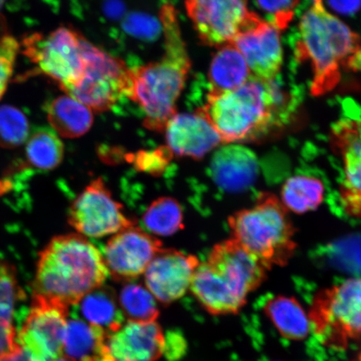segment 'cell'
<instances>
[{
	"label": "cell",
	"mask_w": 361,
	"mask_h": 361,
	"mask_svg": "<svg viewBox=\"0 0 361 361\" xmlns=\"http://www.w3.org/2000/svg\"><path fill=\"white\" fill-rule=\"evenodd\" d=\"M273 80L251 75L240 87L210 90L200 108L225 144L252 142L287 121L286 94Z\"/></svg>",
	"instance_id": "cell-1"
},
{
	"label": "cell",
	"mask_w": 361,
	"mask_h": 361,
	"mask_svg": "<svg viewBox=\"0 0 361 361\" xmlns=\"http://www.w3.org/2000/svg\"><path fill=\"white\" fill-rule=\"evenodd\" d=\"M165 53L161 60L130 69L126 97L144 113V126L161 132L176 114V102L184 87L191 62L180 33L175 8L166 4L161 10Z\"/></svg>",
	"instance_id": "cell-2"
},
{
	"label": "cell",
	"mask_w": 361,
	"mask_h": 361,
	"mask_svg": "<svg viewBox=\"0 0 361 361\" xmlns=\"http://www.w3.org/2000/svg\"><path fill=\"white\" fill-rule=\"evenodd\" d=\"M108 275L102 252L87 238L80 234L57 236L39 255L34 296L76 305L102 287Z\"/></svg>",
	"instance_id": "cell-3"
},
{
	"label": "cell",
	"mask_w": 361,
	"mask_h": 361,
	"mask_svg": "<svg viewBox=\"0 0 361 361\" xmlns=\"http://www.w3.org/2000/svg\"><path fill=\"white\" fill-rule=\"evenodd\" d=\"M268 271L231 238L216 245L198 265L190 290L210 314H237L266 281Z\"/></svg>",
	"instance_id": "cell-4"
},
{
	"label": "cell",
	"mask_w": 361,
	"mask_h": 361,
	"mask_svg": "<svg viewBox=\"0 0 361 361\" xmlns=\"http://www.w3.org/2000/svg\"><path fill=\"white\" fill-rule=\"evenodd\" d=\"M360 47V38L348 26L329 13L323 0H314L299 25L295 45L298 61H310L314 72L311 93L322 96L340 81L341 66Z\"/></svg>",
	"instance_id": "cell-5"
},
{
	"label": "cell",
	"mask_w": 361,
	"mask_h": 361,
	"mask_svg": "<svg viewBox=\"0 0 361 361\" xmlns=\"http://www.w3.org/2000/svg\"><path fill=\"white\" fill-rule=\"evenodd\" d=\"M228 226L232 238L269 270L287 265L295 255V226L274 194H261L254 206L230 216Z\"/></svg>",
	"instance_id": "cell-6"
},
{
	"label": "cell",
	"mask_w": 361,
	"mask_h": 361,
	"mask_svg": "<svg viewBox=\"0 0 361 361\" xmlns=\"http://www.w3.org/2000/svg\"><path fill=\"white\" fill-rule=\"evenodd\" d=\"M311 332L326 348L345 350L361 338V278L315 293L308 312Z\"/></svg>",
	"instance_id": "cell-7"
},
{
	"label": "cell",
	"mask_w": 361,
	"mask_h": 361,
	"mask_svg": "<svg viewBox=\"0 0 361 361\" xmlns=\"http://www.w3.org/2000/svg\"><path fill=\"white\" fill-rule=\"evenodd\" d=\"M23 52L42 73L55 80L64 92L82 80L85 62L80 34L62 26L47 35L31 34L23 39Z\"/></svg>",
	"instance_id": "cell-8"
},
{
	"label": "cell",
	"mask_w": 361,
	"mask_h": 361,
	"mask_svg": "<svg viewBox=\"0 0 361 361\" xmlns=\"http://www.w3.org/2000/svg\"><path fill=\"white\" fill-rule=\"evenodd\" d=\"M80 47L85 62L84 78L78 87L66 92L90 109L110 110L126 97L130 69L123 61L94 47L81 35Z\"/></svg>",
	"instance_id": "cell-9"
},
{
	"label": "cell",
	"mask_w": 361,
	"mask_h": 361,
	"mask_svg": "<svg viewBox=\"0 0 361 361\" xmlns=\"http://www.w3.org/2000/svg\"><path fill=\"white\" fill-rule=\"evenodd\" d=\"M68 220L80 235L92 238L109 235L135 226L102 178L92 180L75 198Z\"/></svg>",
	"instance_id": "cell-10"
},
{
	"label": "cell",
	"mask_w": 361,
	"mask_h": 361,
	"mask_svg": "<svg viewBox=\"0 0 361 361\" xmlns=\"http://www.w3.org/2000/svg\"><path fill=\"white\" fill-rule=\"evenodd\" d=\"M69 307L34 296L17 342L39 361L61 357Z\"/></svg>",
	"instance_id": "cell-11"
},
{
	"label": "cell",
	"mask_w": 361,
	"mask_h": 361,
	"mask_svg": "<svg viewBox=\"0 0 361 361\" xmlns=\"http://www.w3.org/2000/svg\"><path fill=\"white\" fill-rule=\"evenodd\" d=\"M186 8L203 44L221 47L254 21L247 0H186Z\"/></svg>",
	"instance_id": "cell-12"
},
{
	"label": "cell",
	"mask_w": 361,
	"mask_h": 361,
	"mask_svg": "<svg viewBox=\"0 0 361 361\" xmlns=\"http://www.w3.org/2000/svg\"><path fill=\"white\" fill-rule=\"evenodd\" d=\"M165 350L166 338L159 324L128 320L106 331L97 361H156Z\"/></svg>",
	"instance_id": "cell-13"
},
{
	"label": "cell",
	"mask_w": 361,
	"mask_h": 361,
	"mask_svg": "<svg viewBox=\"0 0 361 361\" xmlns=\"http://www.w3.org/2000/svg\"><path fill=\"white\" fill-rule=\"evenodd\" d=\"M161 246L159 239L133 226L116 233L106 243L102 255L113 279L130 281L145 273Z\"/></svg>",
	"instance_id": "cell-14"
},
{
	"label": "cell",
	"mask_w": 361,
	"mask_h": 361,
	"mask_svg": "<svg viewBox=\"0 0 361 361\" xmlns=\"http://www.w3.org/2000/svg\"><path fill=\"white\" fill-rule=\"evenodd\" d=\"M200 264L196 256L161 248L144 273L147 288L161 303H173L190 288Z\"/></svg>",
	"instance_id": "cell-15"
},
{
	"label": "cell",
	"mask_w": 361,
	"mask_h": 361,
	"mask_svg": "<svg viewBox=\"0 0 361 361\" xmlns=\"http://www.w3.org/2000/svg\"><path fill=\"white\" fill-rule=\"evenodd\" d=\"M241 53L251 75L273 80L281 69L283 49L279 30L259 16L243 30L231 42Z\"/></svg>",
	"instance_id": "cell-16"
},
{
	"label": "cell",
	"mask_w": 361,
	"mask_h": 361,
	"mask_svg": "<svg viewBox=\"0 0 361 361\" xmlns=\"http://www.w3.org/2000/svg\"><path fill=\"white\" fill-rule=\"evenodd\" d=\"M332 142L343 161L342 206L346 214L361 218V119L338 121L332 129Z\"/></svg>",
	"instance_id": "cell-17"
},
{
	"label": "cell",
	"mask_w": 361,
	"mask_h": 361,
	"mask_svg": "<svg viewBox=\"0 0 361 361\" xmlns=\"http://www.w3.org/2000/svg\"><path fill=\"white\" fill-rule=\"evenodd\" d=\"M166 137L171 153L201 159L222 144L214 126L200 110L194 114H176L166 126Z\"/></svg>",
	"instance_id": "cell-18"
},
{
	"label": "cell",
	"mask_w": 361,
	"mask_h": 361,
	"mask_svg": "<svg viewBox=\"0 0 361 361\" xmlns=\"http://www.w3.org/2000/svg\"><path fill=\"white\" fill-rule=\"evenodd\" d=\"M258 159L250 149L228 144L219 149L212 158L211 176L224 190L235 192L245 190L254 183L258 173Z\"/></svg>",
	"instance_id": "cell-19"
},
{
	"label": "cell",
	"mask_w": 361,
	"mask_h": 361,
	"mask_svg": "<svg viewBox=\"0 0 361 361\" xmlns=\"http://www.w3.org/2000/svg\"><path fill=\"white\" fill-rule=\"evenodd\" d=\"M264 313L286 340L302 341L311 332L308 313L295 297L276 295L266 301Z\"/></svg>",
	"instance_id": "cell-20"
},
{
	"label": "cell",
	"mask_w": 361,
	"mask_h": 361,
	"mask_svg": "<svg viewBox=\"0 0 361 361\" xmlns=\"http://www.w3.org/2000/svg\"><path fill=\"white\" fill-rule=\"evenodd\" d=\"M49 124L55 132L66 138H76L92 128L93 115L84 104L69 94L54 99L45 106Z\"/></svg>",
	"instance_id": "cell-21"
},
{
	"label": "cell",
	"mask_w": 361,
	"mask_h": 361,
	"mask_svg": "<svg viewBox=\"0 0 361 361\" xmlns=\"http://www.w3.org/2000/svg\"><path fill=\"white\" fill-rule=\"evenodd\" d=\"M245 58L231 43L223 45L212 61L209 72L211 90L228 92L240 87L250 78Z\"/></svg>",
	"instance_id": "cell-22"
},
{
	"label": "cell",
	"mask_w": 361,
	"mask_h": 361,
	"mask_svg": "<svg viewBox=\"0 0 361 361\" xmlns=\"http://www.w3.org/2000/svg\"><path fill=\"white\" fill-rule=\"evenodd\" d=\"M106 331L79 319L68 320L63 357L72 361H97Z\"/></svg>",
	"instance_id": "cell-23"
},
{
	"label": "cell",
	"mask_w": 361,
	"mask_h": 361,
	"mask_svg": "<svg viewBox=\"0 0 361 361\" xmlns=\"http://www.w3.org/2000/svg\"><path fill=\"white\" fill-rule=\"evenodd\" d=\"M79 304L81 314L92 326L109 331L123 324V311L117 304L114 291L109 287L102 286L90 292Z\"/></svg>",
	"instance_id": "cell-24"
},
{
	"label": "cell",
	"mask_w": 361,
	"mask_h": 361,
	"mask_svg": "<svg viewBox=\"0 0 361 361\" xmlns=\"http://www.w3.org/2000/svg\"><path fill=\"white\" fill-rule=\"evenodd\" d=\"M324 196V184L310 176L298 175L283 185L281 200L288 212L304 214L317 209Z\"/></svg>",
	"instance_id": "cell-25"
},
{
	"label": "cell",
	"mask_w": 361,
	"mask_h": 361,
	"mask_svg": "<svg viewBox=\"0 0 361 361\" xmlns=\"http://www.w3.org/2000/svg\"><path fill=\"white\" fill-rule=\"evenodd\" d=\"M27 161L35 169L52 170L61 164L64 145L52 128L35 129L26 141Z\"/></svg>",
	"instance_id": "cell-26"
},
{
	"label": "cell",
	"mask_w": 361,
	"mask_h": 361,
	"mask_svg": "<svg viewBox=\"0 0 361 361\" xmlns=\"http://www.w3.org/2000/svg\"><path fill=\"white\" fill-rule=\"evenodd\" d=\"M142 219L149 231L157 235L169 236L183 228L182 207L173 197H160L153 202Z\"/></svg>",
	"instance_id": "cell-27"
},
{
	"label": "cell",
	"mask_w": 361,
	"mask_h": 361,
	"mask_svg": "<svg viewBox=\"0 0 361 361\" xmlns=\"http://www.w3.org/2000/svg\"><path fill=\"white\" fill-rule=\"evenodd\" d=\"M119 304L130 322H156L159 316L154 296L137 283H130L124 286L120 293Z\"/></svg>",
	"instance_id": "cell-28"
},
{
	"label": "cell",
	"mask_w": 361,
	"mask_h": 361,
	"mask_svg": "<svg viewBox=\"0 0 361 361\" xmlns=\"http://www.w3.org/2000/svg\"><path fill=\"white\" fill-rule=\"evenodd\" d=\"M29 135V121L24 113L15 106H0V147H20L26 142Z\"/></svg>",
	"instance_id": "cell-29"
},
{
	"label": "cell",
	"mask_w": 361,
	"mask_h": 361,
	"mask_svg": "<svg viewBox=\"0 0 361 361\" xmlns=\"http://www.w3.org/2000/svg\"><path fill=\"white\" fill-rule=\"evenodd\" d=\"M20 295L15 269L0 260V320L12 324L15 305Z\"/></svg>",
	"instance_id": "cell-30"
},
{
	"label": "cell",
	"mask_w": 361,
	"mask_h": 361,
	"mask_svg": "<svg viewBox=\"0 0 361 361\" xmlns=\"http://www.w3.org/2000/svg\"><path fill=\"white\" fill-rule=\"evenodd\" d=\"M20 47L19 42L11 35L0 39V99L10 82Z\"/></svg>",
	"instance_id": "cell-31"
},
{
	"label": "cell",
	"mask_w": 361,
	"mask_h": 361,
	"mask_svg": "<svg viewBox=\"0 0 361 361\" xmlns=\"http://www.w3.org/2000/svg\"><path fill=\"white\" fill-rule=\"evenodd\" d=\"M259 6L269 13L270 23L279 30L286 28L295 16V8L300 0H256Z\"/></svg>",
	"instance_id": "cell-32"
},
{
	"label": "cell",
	"mask_w": 361,
	"mask_h": 361,
	"mask_svg": "<svg viewBox=\"0 0 361 361\" xmlns=\"http://www.w3.org/2000/svg\"><path fill=\"white\" fill-rule=\"evenodd\" d=\"M171 152L168 147L152 152H141L132 156L135 166L152 174L161 173L171 159Z\"/></svg>",
	"instance_id": "cell-33"
},
{
	"label": "cell",
	"mask_w": 361,
	"mask_h": 361,
	"mask_svg": "<svg viewBox=\"0 0 361 361\" xmlns=\"http://www.w3.org/2000/svg\"><path fill=\"white\" fill-rule=\"evenodd\" d=\"M124 28L129 33L145 37L154 38L160 32V25L152 18L142 15H132L126 18Z\"/></svg>",
	"instance_id": "cell-34"
},
{
	"label": "cell",
	"mask_w": 361,
	"mask_h": 361,
	"mask_svg": "<svg viewBox=\"0 0 361 361\" xmlns=\"http://www.w3.org/2000/svg\"><path fill=\"white\" fill-rule=\"evenodd\" d=\"M17 346L15 329L12 324L0 320V360L11 354Z\"/></svg>",
	"instance_id": "cell-35"
},
{
	"label": "cell",
	"mask_w": 361,
	"mask_h": 361,
	"mask_svg": "<svg viewBox=\"0 0 361 361\" xmlns=\"http://www.w3.org/2000/svg\"><path fill=\"white\" fill-rule=\"evenodd\" d=\"M331 6L341 13H353L361 6V0H329Z\"/></svg>",
	"instance_id": "cell-36"
},
{
	"label": "cell",
	"mask_w": 361,
	"mask_h": 361,
	"mask_svg": "<svg viewBox=\"0 0 361 361\" xmlns=\"http://www.w3.org/2000/svg\"><path fill=\"white\" fill-rule=\"evenodd\" d=\"M0 361H39L36 360L32 355L30 353V352L19 345L18 343V346L16 349L11 352V354H8Z\"/></svg>",
	"instance_id": "cell-37"
},
{
	"label": "cell",
	"mask_w": 361,
	"mask_h": 361,
	"mask_svg": "<svg viewBox=\"0 0 361 361\" xmlns=\"http://www.w3.org/2000/svg\"><path fill=\"white\" fill-rule=\"evenodd\" d=\"M345 67L354 71H361V47L346 62Z\"/></svg>",
	"instance_id": "cell-38"
},
{
	"label": "cell",
	"mask_w": 361,
	"mask_h": 361,
	"mask_svg": "<svg viewBox=\"0 0 361 361\" xmlns=\"http://www.w3.org/2000/svg\"><path fill=\"white\" fill-rule=\"evenodd\" d=\"M8 35L7 34V23L6 20V18H4L1 13H0V39L4 37V36Z\"/></svg>",
	"instance_id": "cell-39"
},
{
	"label": "cell",
	"mask_w": 361,
	"mask_h": 361,
	"mask_svg": "<svg viewBox=\"0 0 361 361\" xmlns=\"http://www.w3.org/2000/svg\"><path fill=\"white\" fill-rule=\"evenodd\" d=\"M351 361H361V349L356 353L354 358Z\"/></svg>",
	"instance_id": "cell-40"
},
{
	"label": "cell",
	"mask_w": 361,
	"mask_h": 361,
	"mask_svg": "<svg viewBox=\"0 0 361 361\" xmlns=\"http://www.w3.org/2000/svg\"><path fill=\"white\" fill-rule=\"evenodd\" d=\"M54 361H72V360H71L69 359H67L66 357H63V356H61V357L58 358V359H56V360H55Z\"/></svg>",
	"instance_id": "cell-41"
},
{
	"label": "cell",
	"mask_w": 361,
	"mask_h": 361,
	"mask_svg": "<svg viewBox=\"0 0 361 361\" xmlns=\"http://www.w3.org/2000/svg\"><path fill=\"white\" fill-rule=\"evenodd\" d=\"M7 2V0H0V10L4 6V4H6Z\"/></svg>",
	"instance_id": "cell-42"
}]
</instances>
